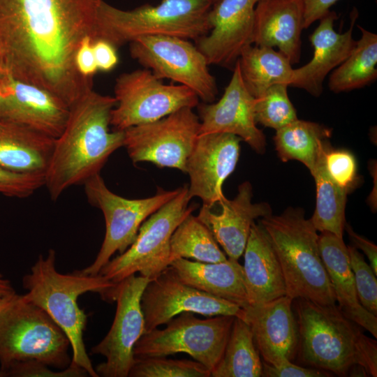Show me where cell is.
Here are the masks:
<instances>
[{"label":"cell","instance_id":"cell-1","mask_svg":"<svg viewBox=\"0 0 377 377\" xmlns=\"http://www.w3.org/2000/svg\"><path fill=\"white\" fill-rule=\"evenodd\" d=\"M101 0H0V80L43 88L69 108L89 90L75 54L96 38Z\"/></svg>","mask_w":377,"mask_h":377},{"label":"cell","instance_id":"cell-2","mask_svg":"<svg viewBox=\"0 0 377 377\" xmlns=\"http://www.w3.org/2000/svg\"><path fill=\"white\" fill-rule=\"evenodd\" d=\"M116 104L114 96L91 89L70 107L45 172L44 186L52 200L99 174L109 157L124 146V131L110 130Z\"/></svg>","mask_w":377,"mask_h":377},{"label":"cell","instance_id":"cell-3","mask_svg":"<svg viewBox=\"0 0 377 377\" xmlns=\"http://www.w3.org/2000/svg\"><path fill=\"white\" fill-rule=\"evenodd\" d=\"M298 329L300 362L346 376L355 365L377 376V344L336 304L323 305L304 298L293 300Z\"/></svg>","mask_w":377,"mask_h":377},{"label":"cell","instance_id":"cell-4","mask_svg":"<svg viewBox=\"0 0 377 377\" xmlns=\"http://www.w3.org/2000/svg\"><path fill=\"white\" fill-rule=\"evenodd\" d=\"M27 292L24 297L43 309L68 338L72 352L71 366L84 369L89 376L98 377L87 353L83 335L88 316L77 303L80 296L92 292L103 300H115L118 283L101 274L89 275L81 270L62 274L56 268V253L50 249L40 256L30 272L22 279Z\"/></svg>","mask_w":377,"mask_h":377},{"label":"cell","instance_id":"cell-5","mask_svg":"<svg viewBox=\"0 0 377 377\" xmlns=\"http://www.w3.org/2000/svg\"><path fill=\"white\" fill-rule=\"evenodd\" d=\"M279 258L286 295L330 305L335 295L320 256L319 235L301 208H287L280 215L266 216L259 222Z\"/></svg>","mask_w":377,"mask_h":377},{"label":"cell","instance_id":"cell-6","mask_svg":"<svg viewBox=\"0 0 377 377\" xmlns=\"http://www.w3.org/2000/svg\"><path fill=\"white\" fill-rule=\"evenodd\" d=\"M213 0H161L122 10L101 0L97 12L96 39L116 48L145 36H170L195 41L210 30Z\"/></svg>","mask_w":377,"mask_h":377},{"label":"cell","instance_id":"cell-7","mask_svg":"<svg viewBox=\"0 0 377 377\" xmlns=\"http://www.w3.org/2000/svg\"><path fill=\"white\" fill-rule=\"evenodd\" d=\"M71 343L41 308L17 294L0 310V377L11 366L36 361L64 369Z\"/></svg>","mask_w":377,"mask_h":377},{"label":"cell","instance_id":"cell-8","mask_svg":"<svg viewBox=\"0 0 377 377\" xmlns=\"http://www.w3.org/2000/svg\"><path fill=\"white\" fill-rule=\"evenodd\" d=\"M188 186L150 215L141 225L137 237L122 253L109 262L98 274L114 283L139 273L149 280L154 279L170 264V238L177 226L193 210Z\"/></svg>","mask_w":377,"mask_h":377},{"label":"cell","instance_id":"cell-9","mask_svg":"<svg viewBox=\"0 0 377 377\" xmlns=\"http://www.w3.org/2000/svg\"><path fill=\"white\" fill-rule=\"evenodd\" d=\"M235 318L215 316L200 319L193 313H182L168 321L165 328L146 332L134 346V357L186 353L212 373L223 354Z\"/></svg>","mask_w":377,"mask_h":377},{"label":"cell","instance_id":"cell-10","mask_svg":"<svg viewBox=\"0 0 377 377\" xmlns=\"http://www.w3.org/2000/svg\"><path fill=\"white\" fill-rule=\"evenodd\" d=\"M84 186L87 200L102 212L105 223V237L95 260L81 269L89 275H98L116 252H124L135 239L142 223L180 190V187L170 191L159 188L153 196L128 199L110 191L100 173Z\"/></svg>","mask_w":377,"mask_h":377},{"label":"cell","instance_id":"cell-11","mask_svg":"<svg viewBox=\"0 0 377 377\" xmlns=\"http://www.w3.org/2000/svg\"><path fill=\"white\" fill-rule=\"evenodd\" d=\"M114 92L117 104L110 126L117 131L157 121L182 108H193L200 99L186 86L163 84L145 68L119 75Z\"/></svg>","mask_w":377,"mask_h":377},{"label":"cell","instance_id":"cell-12","mask_svg":"<svg viewBox=\"0 0 377 377\" xmlns=\"http://www.w3.org/2000/svg\"><path fill=\"white\" fill-rule=\"evenodd\" d=\"M132 58L158 78L170 79L193 90L204 103L218 93L204 54L188 40L170 36H140L129 43Z\"/></svg>","mask_w":377,"mask_h":377},{"label":"cell","instance_id":"cell-13","mask_svg":"<svg viewBox=\"0 0 377 377\" xmlns=\"http://www.w3.org/2000/svg\"><path fill=\"white\" fill-rule=\"evenodd\" d=\"M200 126L193 108H182L157 121L126 128L124 147L134 163L149 162L186 173Z\"/></svg>","mask_w":377,"mask_h":377},{"label":"cell","instance_id":"cell-14","mask_svg":"<svg viewBox=\"0 0 377 377\" xmlns=\"http://www.w3.org/2000/svg\"><path fill=\"white\" fill-rule=\"evenodd\" d=\"M149 281L145 276L133 274L118 283L112 325L105 337L91 349V353L105 357L95 368L98 376H128L135 362L134 346L146 332L140 300Z\"/></svg>","mask_w":377,"mask_h":377},{"label":"cell","instance_id":"cell-15","mask_svg":"<svg viewBox=\"0 0 377 377\" xmlns=\"http://www.w3.org/2000/svg\"><path fill=\"white\" fill-rule=\"evenodd\" d=\"M140 304L146 332L185 312L208 317L244 316V309L237 304L183 283L170 266L149 280L142 292Z\"/></svg>","mask_w":377,"mask_h":377},{"label":"cell","instance_id":"cell-16","mask_svg":"<svg viewBox=\"0 0 377 377\" xmlns=\"http://www.w3.org/2000/svg\"><path fill=\"white\" fill-rule=\"evenodd\" d=\"M242 140L232 134H200L186 164L190 179L188 191L191 198L212 205L224 197L223 184L235 170Z\"/></svg>","mask_w":377,"mask_h":377},{"label":"cell","instance_id":"cell-17","mask_svg":"<svg viewBox=\"0 0 377 377\" xmlns=\"http://www.w3.org/2000/svg\"><path fill=\"white\" fill-rule=\"evenodd\" d=\"M69 111L62 100L43 88L13 78L0 80V121L56 139L66 126Z\"/></svg>","mask_w":377,"mask_h":377},{"label":"cell","instance_id":"cell-18","mask_svg":"<svg viewBox=\"0 0 377 377\" xmlns=\"http://www.w3.org/2000/svg\"><path fill=\"white\" fill-rule=\"evenodd\" d=\"M260 0H219L209 14L210 30L196 40L209 65L235 66L242 50L253 44L255 8Z\"/></svg>","mask_w":377,"mask_h":377},{"label":"cell","instance_id":"cell-19","mask_svg":"<svg viewBox=\"0 0 377 377\" xmlns=\"http://www.w3.org/2000/svg\"><path fill=\"white\" fill-rule=\"evenodd\" d=\"M255 98L246 88L237 61L221 98L214 103L198 104L200 134L223 133L239 137L255 151L263 154L266 140L257 127Z\"/></svg>","mask_w":377,"mask_h":377},{"label":"cell","instance_id":"cell-20","mask_svg":"<svg viewBox=\"0 0 377 377\" xmlns=\"http://www.w3.org/2000/svg\"><path fill=\"white\" fill-rule=\"evenodd\" d=\"M293 300L284 295L263 304L244 309L242 319L252 332L263 362L279 366L297 356L298 329Z\"/></svg>","mask_w":377,"mask_h":377},{"label":"cell","instance_id":"cell-21","mask_svg":"<svg viewBox=\"0 0 377 377\" xmlns=\"http://www.w3.org/2000/svg\"><path fill=\"white\" fill-rule=\"evenodd\" d=\"M251 183L244 182L238 187L235 198L225 196L213 205H202L198 218L209 228L228 258L235 260L243 255L251 226L255 220L272 214L270 206L265 202H252Z\"/></svg>","mask_w":377,"mask_h":377},{"label":"cell","instance_id":"cell-22","mask_svg":"<svg viewBox=\"0 0 377 377\" xmlns=\"http://www.w3.org/2000/svg\"><path fill=\"white\" fill-rule=\"evenodd\" d=\"M357 16V10L354 8L350 13V27L342 34L334 29L338 18L334 11L330 10L319 20L318 26L309 36L313 57L306 64L294 69L290 86L303 89L316 97L321 94L327 75L343 63L355 48L357 41L353 38V31Z\"/></svg>","mask_w":377,"mask_h":377},{"label":"cell","instance_id":"cell-23","mask_svg":"<svg viewBox=\"0 0 377 377\" xmlns=\"http://www.w3.org/2000/svg\"><path fill=\"white\" fill-rule=\"evenodd\" d=\"M304 28L302 0H260L255 8L253 43L259 47H278L291 65L301 54Z\"/></svg>","mask_w":377,"mask_h":377},{"label":"cell","instance_id":"cell-24","mask_svg":"<svg viewBox=\"0 0 377 377\" xmlns=\"http://www.w3.org/2000/svg\"><path fill=\"white\" fill-rule=\"evenodd\" d=\"M243 254L242 266L249 306H259L286 295L279 258L260 223H254L251 226Z\"/></svg>","mask_w":377,"mask_h":377},{"label":"cell","instance_id":"cell-25","mask_svg":"<svg viewBox=\"0 0 377 377\" xmlns=\"http://www.w3.org/2000/svg\"><path fill=\"white\" fill-rule=\"evenodd\" d=\"M321 258L328 274L338 307L349 319L377 337V317L360 303L343 237L322 232L318 239Z\"/></svg>","mask_w":377,"mask_h":377},{"label":"cell","instance_id":"cell-26","mask_svg":"<svg viewBox=\"0 0 377 377\" xmlns=\"http://www.w3.org/2000/svg\"><path fill=\"white\" fill-rule=\"evenodd\" d=\"M169 266L180 281L193 288L242 309L249 306L243 266L238 260L228 258L210 263L177 258Z\"/></svg>","mask_w":377,"mask_h":377},{"label":"cell","instance_id":"cell-27","mask_svg":"<svg viewBox=\"0 0 377 377\" xmlns=\"http://www.w3.org/2000/svg\"><path fill=\"white\" fill-rule=\"evenodd\" d=\"M54 141L22 125L0 121V167L19 173H45Z\"/></svg>","mask_w":377,"mask_h":377},{"label":"cell","instance_id":"cell-28","mask_svg":"<svg viewBox=\"0 0 377 377\" xmlns=\"http://www.w3.org/2000/svg\"><path fill=\"white\" fill-rule=\"evenodd\" d=\"M244 84L255 98L277 84L290 86L294 68L289 60L272 47H245L237 60Z\"/></svg>","mask_w":377,"mask_h":377},{"label":"cell","instance_id":"cell-29","mask_svg":"<svg viewBox=\"0 0 377 377\" xmlns=\"http://www.w3.org/2000/svg\"><path fill=\"white\" fill-rule=\"evenodd\" d=\"M332 133L325 126L297 119L276 130L274 141L282 161H298L312 174Z\"/></svg>","mask_w":377,"mask_h":377},{"label":"cell","instance_id":"cell-30","mask_svg":"<svg viewBox=\"0 0 377 377\" xmlns=\"http://www.w3.org/2000/svg\"><path fill=\"white\" fill-rule=\"evenodd\" d=\"M330 146L329 142L322 150L311 174L316 182V202L310 219L317 231L343 237L348 191L336 184L327 171L325 156Z\"/></svg>","mask_w":377,"mask_h":377},{"label":"cell","instance_id":"cell-31","mask_svg":"<svg viewBox=\"0 0 377 377\" xmlns=\"http://www.w3.org/2000/svg\"><path fill=\"white\" fill-rule=\"evenodd\" d=\"M357 27L362 34L360 40L329 78V89L334 93L363 87L377 78V35Z\"/></svg>","mask_w":377,"mask_h":377},{"label":"cell","instance_id":"cell-32","mask_svg":"<svg viewBox=\"0 0 377 377\" xmlns=\"http://www.w3.org/2000/svg\"><path fill=\"white\" fill-rule=\"evenodd\" d=\"M263 362L249 324L235 317L223 354L211 377H260Z\"/></svg>","mask_w":377,"mask_h":377},{"label":"cell","instance_id":"cell-33","mask_svg":"<svg viewBox=\"0 0 377 377\" xmlns=\"http://www.w3.org/2000/svg\"><path fill=\"white\" fill-rule=\"evenodd\" d=\"M170 246L171 262L177 258H184L213 263L228 258L209 228L192 213L175 228Z\"/></svg>","mask_w":377,"mask_h":377},{"label":"cell","instance_id":"cell-34","mask_svg":"<svg viewBox=\"0 0 377 377\" xmlns=\"http://www.w3.org/2000/svg\"><path fill=\"white\" fill-rule=\"evenodd\" d=\"M288 87L285 84L272 85L261 96L255 98L256 123L276 131L297 119L288 95Z\"/></svg>","mask_w":377,"mask_h":377},{"label":"cell","instance_id":"cell-35","mask_svg":"<svg viewBox=\"0 0 377 377\" xmlns=\"http://www.w3.org/2000/svg\"><path fill=\"white\" fill-rule=\"evenodd\" d=\"M130 377H210L211 372L201 363L166 357L135 358Z\"/></svg>","mask_w":377,"mask_h":377},{"label":"cell","instance_id":"cell-36","mask_svg":"<svg viewBox=\"0 0 377 377\" xmlns=\"http://www.w3.org/2000/svg\"><path fill=\"white\" fill-rule=\"evenodd\" d=\"M348 250L359 302L369 312L377 316L376 275L357 249L350 245Z\"/></svg>","mask_w":377,"mask_h":377},{"label":"cell","instance_id":"cell-37","mask_svg":"<svg viewBox=\"0 0 377 377\" xmlns=\"http://www.w3.org/2000/svg\"><path fill=\"white\" fill-rule=\"evenodd\" d=\"M325 161L330 177L348 192L357 180V163L354 155L348 150L334 149L330 146L325 152Z\"/></svg>","mask_w":377,"mask_h":377},{"label":"cell","instance_id":"cell-38","mask_svg":"<svg viewBox=\"0 0 377 377\" xmlns=\"http://www.w3.org/2000/svg\"><path fill=\"white\" fill-rule=\"evenodd\" d=\"M45 185V173H19L0 167V194L27 198Z\"/></svg>","mask_w":377,"mask_h":377},{"label":"cell","instance_id":"cell-39","mask_svg":"<svg viewBox=\"0 0 377 377\" xmlns=\"http://www.w3.org/2000/svg\"><path fill=\"white\" fill-rule=\"evenodd\" d=\"M87 372L77 367L69 365L64 369L54 371L39 362L30 361L15 364L2 374L1 377H84Z\"/></svg>","mask_w":377,"mask_h":377},{"label":"cell","instance_id":"cell-40","mask_svg":"<svg viewBox=\"0 0 377 377\" xmlns=\"http://www.w3.org/2000/svg\"><path fill=\"white\" fill-rule=\"evenodd\" d=\"M265 377H327L329 371L318 369L306 368L286 360L279 366H272L263 362V375Z\"/></svg>","mask_w":377,"mask_h":377},{"label":"cell","instance_id":"cell-41","mask_svg":"<svg viewBox=\"0 0 377 377\" xmlns=\"http://www.w3.org/2000/svg\"><path fill=\"white\" fill-rule=\"evenodd\" d=\"M93 39L85 38L80 45L75 54V65L79 73L84 77L92 79L98 71L93 51Z\"/></svg>","mask_w":377,"mask_h":377},{"label":"cell","instance_id":"cell-42","mask_svg":"<svg viewBox=\"0 0 377 377\" xmlns=\"http://www.w3.org/2000/svg\"><path fill=\"white\" fill-rule=\"evenodd\" d=\"M93 51L98 71L108 72L117 65V48L110 43L96 39L93 41Z\"/></svg>","mask_w":377,"mask_h":377},{"label":"cell","instance_id":"cell-43","mask_svg":"<svg viewBox=\"0 0 377 377\" xmlns=\"http://www.w3.org/2000/svg\"><path fill=\"white\" fill-rule=\"evenodd\" d=\"M304 7V28L319 20L339 0H302Z\"/></svg>","mask_w":377,"mask_h":377},{"label":"cell","instance_id":"cell-44","mask_svg":"<svg viewBox=\"0 0 377 377\" xmlns=\"http://www.w3.org/2000/svg\"><path fill=\"white\" fill-rule=\"evenodd\" d=\"M344 229L347 231L353 246L362 250L367 256L370 266L374 274L377 275V246L371 241L357 234L350 226L345 223Z\"/></svg>","mask_w":377,"mask_h":377},{"label":"cell","instance_id":"cell-45","mask_svg":"<svg viewBox=\"0 0 377 377\" xmlns=\"http://www.w3.org/2000/svg\"><path fill=\"white\" fill-rule=\"evenodd\" d=\"M16 295L17 293L10 281L0 273V310Z\"/></svg>","mask_w":377,"mask_h":377},{"label":"cell","instance_id":"cell-46","mask_svg":"<svg viewBox=\"0 0 377 377\" xmlns=\"http://www.w3.org/2000/svg\"><path fill=\"white\" fill-rule=\"evenodd\" d=\"M219 0H213L214 3H216Z\"/></svg>","mask_w":377,"mask_h":377}]
</instances>
